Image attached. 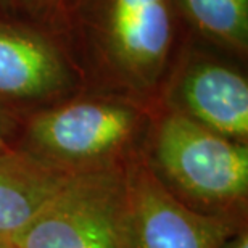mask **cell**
Returning a JSON list of instances; mask_svg holds the SVG:
<instances>
[{"instance_id":"cell-8","label":"cell","mask_w":248,"mask_h":248,"mask_svg":"<svg viewBox=\"0 0 248 248\" xmlns=\"http://www.w3.org/2000/svg\"><path fill=\"white\" fill-rule=\"evenodd\" d=\"M66 177L18 148L0 153V239L21 234Z\"/></svg>"},{"instance_id":"cell-5","label":"cell","mask_w":248,"mask_h":248,"mask_svg":"<svg viewBox=\"0 0 248 248\" xmlns=\"http://www.w3.org/2000/svg\"><path fill=\"white\" fill-rule=\"evenodd\" d=\"M87 87L86 74L62 34L0 12V110L23 120Z\"/></svg>"},{"instance_id":"cell-4","label":"cell","mask_w":248,"mask_h":248,"mask_svg":"<svg viewBox=\"0 0 248 248\" xmlns=\"http://www.w3.org/2000/svg\"><path fill=\"white\" fill-rule=\"evenodd\" d=\"M126 166L68 176L10 244L15 248H132Z\"/></svg>"},{"instance_id":"cell-9","label":"cell","mask_w":248,"mask_h":248,"mask_svg":"<svg viewBox=\"0 0 248 248\" xmlns=\"http://www.w3.org/2000/svg\"><path fill=\"white\" fill-rule=\"evenodd\" d=\"M174 5L198 41L232 60H247L248 0H174Z\"/></svg>"},{"instance_id":"cell-2","label":"cell","mask_w":248,"mask_h":248,"mask_svg":"<svg viewBox=\"0 0 248 248\" xmlns=\"http://www.w3.org/2000/svg\"><path fill=\"white\" fill-rule=\"evenodd\" d=\"M156 107L87 87L23 118L16 148L63 176L123 168L142 152Z\"/></svg>"},{"instance_id":"cell-13","label":"cell","mask_w":248,"mask_h":248,"mask_svg":"<svg viewBox=\"0 0 248 248\" xmlns=\"http://www.w3.org/2000/svg\"><path fill=\"white\" fill-rule=\"evenodd\" d=\"M0 12L13 13V0H0Z\"/></svg>"},{"instance_id":"cell-11","label":"cell","mask_w":248,"mask_h":248,"mask_svg":"<svg viewBox=\"0 0 248 248\" xmlns=\"http://www.w3.org/2000/svg\"><path fill=\"white\" fill-rule=\"evenodd\" d=\"M19 124H21V120L0 110V153L16 148Z\"/></svg>"},{"instance_id":"cell-12","label":"cell","mask_w":248,"mask_h":248,"mask_svg":"<svg viewBox=\"0 0 248 248\" xmlns=\"http://www.w3.org/2000/svg\"><path fill=\"white\" fill-rule=\"evenodd\" d=\"M221 248H248V226L235 232Z\"/></svg>"},{"instance_id":"cell-14","label":"cell","mask_w":248,"mask_h":248,"mask_svg":"<svg viewBox=\"0 0 248 248\" xmlns=\"http://www.w3.org/2000/svg\"><path fill=\"white\" fill-rule=\"evenodd\" d=\"M0 248H15L10 242H7V240H3V239H0Z\"/></svg>"},{"instance_id":"cell-3","label":"cell","mask_w":248,"mask_h":248,"mask_svg":"<svg viewBox=\"0 0 248 248\" xmlns=\"http://www.w3.org/2000/svg\"><path fill=\"white\" fill-rule=\"evenodd\" d=\"M142 160L187 210L239 229L248 226V143L158 105Z\"/></svg>"},{"instance_id":"cell-1","label":"cell","mask_w":248,"mask_h":248,"mask_svg":"<svg viewBox=\"0 0 248 248\" xmlns=\"http://www.w3.org/2000/svg\"><path fill=\"white\" fill-rule=\"evenodd\" d=\"M181 31L174 0H74L63 36L89 87L156 103Z\"/></svg>"},{"instance_id":"cell-10","label":"cell","mask_w":248,"mask_h":248,"mask_svg":"<svg viewBox=\"0 0 248 248\" xmlns=\"http://www.w3.org/2000/svg\"><path fill=\"white\" fill-rule=\"evenodd\" d=\"M73 5L74 0H13V13L63 36Z\"/></svg>"},{"instance_id":"cell-6","label":"cell","mask_w":248,"mask_h":248,"mask_svg":"<svg viewBox=\"0 0 248 248\" xmlns=\"http://www.w3.org/2000/svg\"><path fill=\"white\" fill-rule=\"evenodd\" d=\"M158 105L232 140L248 143V79L229 57L182 42Z\"/></svg>"},{"instance_id":"cell-7","label":"cell","mask_w":248,"mask_h":248,"mask_svg":"<svg viewBox=\"0 0 248 248\" xmlns=\"http://www.w3.org/2000/svg\"><path fill=\"white\" fill-rule=\"evenodd\" d=\"M126 177L132 248H221L244 229L187 210L158 184L142 152L127 163Z\"/></svg>"}]
</instances>
